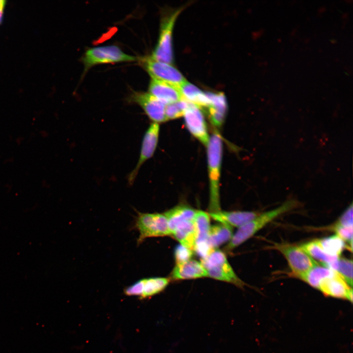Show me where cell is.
<instances>
[{"mask_svg": "<svg viewBox=\"0 0 353 353\" xmlns=\"http://www.w3.org/2000/svg\"><path fill=\"white\" fill-rule=\"evenodd\" d=\"M174 255L176 264H179L191 259L193 251L180 244L175 248Z\"/></svg>", "mask_w": 353, "mask_h": 353, "instance_id": "28", "label": "cell"}, {"mask_svg": "<svg viewBox=\"0 0 353 353\" xmlns=\"http://www.w3.org/2000/svg\"><path fill=\"white\" fill-rule=\"evenodd\" d=\"M332 228L336 232V235L349 243L350 247L352 248L353 227H344L334 226Z\"/></svg>", "mask_w": 353, "mask_h": 353, "instance_id": "30", "label": "cell"}, {"mask_svg": "<svg viewBox=\"0 0 353 353\" xmlns=\"http://www.w3.org/2000/svg\"><path fill=\"white\" fill-rule=\"evenodd\" d=\"M183 116L185 125L190 133L207 146L209 136L206 123L200 108L189 102Z\"/></svg>", "mask_w": 353, "mask_h": 353, "instance_id": "12", "label": "cell"}, {"mask_svg": "<svg viewBox=\"0 0 353 353\" xmlns=\"http://www.w3.org/2000/svg\"><path fill=\"white\" fill-rule=\"evenodd\" d=\"M336 272L325 266L315 264L309 270L298 278L308 284L311 287L319 289L322 281L331 277Z\"/></svg>", "mask_w": 353, "mask_h": 353, "instance_id": "21", "label": "cell"}, {"mask_svg": "<svg viewBox=\"0 0 353 353\" xmlns=\"http://www.w3.org/2000/svg\"><path fill=\"white\" fill-rule=\"evenodd\" d=\"M188 103L189 101L182 99L166 105L165 115L167 120L177 119L183 116Z\"/></svg>", "mask_w": 353, "mask_h": 353, "instance_id": "27", "label": "cell"}, {"mask_svg": "<svg viewBox=\"0 0 353 353\" xmlns=\"http://www.w3.org/2000/svg\"><path fill=\"white\" fill-rule=\"evenodd\" d=\"M149 89V93L165 105L183 99L179 87L165 81L152 78Z\"/></svg>", "mask_w": 353, "mask_h": 353, "instance_id": "14", "label": "cell"}, {"mask_svg": "<svg viewBox=\"0 0 353 353\" xmlns=\"http://www.w3.org/2000/svg\"><path fill=\"white\" fill-rule=\"evenodd\" d=\"M159 124L152 123L146 130L142 142L138 162L128 177L129 184H132L142 165L153 155L156 149L159 134Z\"/></svg>", "mask_w": 353, "mask_h": 353, "instance_id": "10", "label": "cell"}, {"mask_svg": "<svg viewBox=\"0 0 353 353\" xmlns=\"http://www.w3.org/2000/svg\"><path fill=\"white\" fill-rule=\"evenodd\" d=\"M194 223L196 233L195 246L209 245L208 238L211 226L209 214L202 211L197 210Z\"/></svg>", "mask_w": 353, "mask_h": 353, "instance_id": "22", "label": "cell"}, {"mask_svg": "<svg viewBox=\"0 0 353 353\" xmlns=\"http://www.w3.org/2000/svg\"><path fill=\"white\" fill-rule=\"evenodd\" d=\"M143 64L152 78L178 87L186 81L182 74L171 64L155 60L151 56L144 59Z\"/></svg>", "mask_w": 353, "mask_h": 353, "instance_id": "8", "label": "cell"}, {"mask_svg": "<svg viewBox=\"0 0 353 353\" xmlns=\"http://www.w3.org/2000/svg\"><path fill=\"white\" fill-rule=\"evenodd\" d=\"M4 6H0V23H1L2 19Z\"/></svg>", "mask_w": 353, "mask_h": 353, "instance_id": "31", "label": "cell"}, {"mask_svg": "<svg viewBox=\"0 0 353 353\" xmlns=\"http://www.w3.org/2000/svg\"><path fill=\"white\" fill-rule=\"evenodd\" d=\"M210 103L207 108L208 116L212 124L219 127L224 123L227 111V102L222 93H206Z\"/></svg>", "mask_w": 353, "mask_h": 353, "instance_id": "15", "label": "cell"}, {"mask_svg": "<svg viewBox=\"0 0 353 353\" xmlns=\"http://www.w3.org/2000/svg\"><path fill=\"white\" fill-rule=\"evenodd\" d=\"M201 264L207 272L208 277L232 283L242 288L245 283L236 275L222 251L213 250L206 257L202 259Z\"/></svg>", "mask_w": 353, "mask_h": 353, "instance_id": "3", "label": "cell"}, {"mask_svg": "<svg viewBox=\"0 0 353 353\" xmlns=\"http://www.w3.org/2000/svg\"><path fill=\"white\" fill-rule=\"evenodd\" d=\"M208 176L210 185V212L220 210L219 184L223 155V140L215 131L209 137L207 145Z\"/></svg>", "mask_w": 353, "mask_h": 353, "instance_id": "2", "label": "cell"}, {"mask_svg": "<svg viewBox=\"0 0 353 353\" xmlns=\"http://www.w3.org/2000/svg\"><path fill=\"white\" fill-rule=\"evenodd\" d=\"M300 204L299 202L296 200H289L275 209L260 213L253 219L238 228L227 245V250H231L237 247L274 219L298 207Z\"/></svg>", "mask_w": 353, "mask_h": 353, "instance_id": "1", "label": "cell"}, {"mask_svg": "<svg viewBox=\"0 0 353 353\" xmlns=\"http://www.w3.org/2000/svg\"><path fill=\"white\" fill-rule=\"evenodd\" d=\"M197 210L186 205H179L166 211V216L171 232L178 224L187 221H193Z\"/></svg>", "mask_w": 353, "mask_h": 353, "instance_id": "19", "label": "cell"}, {"mask_svg": "<svg viewBox=\"0 0 353 353\" xmlns=\"http://www.w3.org/2000/svg\"><path fill=\"white\" fill-rule=\"evenodd\" d=\"M183 99L200 108H207L210 100L206 95L198 87L186 81L179 86Z\"/></svg>", "mask_w": 353, "mask_h": 353, "instance_id": "20", "label": "cell"}, {"mask_svg": "<svg viewBox=\"0 0 353 353\" xmlns=\"http://www.w3.org/2000/svg\"><path fill=\"white\" fill-rule=\"evenodd\" d=\"M130 101L140 106L153 123L159 124L167 121L165 115L166 105L150 93L134 92Z\"/></svg>", "mask_w": 353, "mask_h": 353, "instance_id": "11", "label": "cell"}, {"mask_svg": "<svg viewBox=\"0 0 353 353\" xmlns=\"http://www.w3.org/2000/svg\"><path fill=\"white\" fill-rule=\"evenodd\" d=\"M136 60V57L125 53L118 47L114 45L90 48L87 50L82 58L84 71L97 64Z\"/></svg>", "mask_w": 353, "mask_h": 353, "instance_id": "6", "label": "cell"}, {"mask_svg": "<svg viewBox=\"0 0 353 353\" xmlns=\"http://www.w3.org/2000/svg\"><path fill=\"white\" fill-rule=\"evenodd\" d=\"M260 213L254 211H225L219 210L209 214L215 220L231 227L238 228L253 219Z\"/></svg>", "mask_w": 353, "mask_h": 353, "instance_id": "16", "label": "cell"}, {"mask_svg": "<svg viewBox=\"0 0 353 353\" xmlns=\"http://www.w3.org/2000/svg\"><path fill=\"white\" fill-rule=\"evenodd\" d=\"M182 8L169 12L162 19L158 40L151 56L153 59L171 64L174 61L172 35L176 19Z\"/></svg>", "mask_w": 353, "mask_h": 353, "instance_id": "5", "label": "cell"}, {"mask_svg": "<svg viewBox=\"0 0 353 353\" xmlns=\"http://www.w3.org/2000/svg\"><path fill=\"white\" fill-rule=\"evenodd\" d=\"M135 227L139 232L138 244L148 238L172 235L168 220L163 213L138 212Z\"/></svg>", "mask_w": 353, "mask_h": 353, "instance_id": "4", "label": "cell"}, {"mask_svg": "<svg viewBox=\"0 0 353 353\" xmlns=\"http://www.w3.org/2000/svg\"><path fill=\"white\" fill-rule=\"evenodd\" d=\"M231 227L222 223L210 226L208 241L210 246L213 249L223 243L230 241L232 237Z\"/></svg>", "mask_w": 353, "mask_h": 353, "instance_id": "24", "label": "cell"}, {"mask_svg": "<svg viewBox=\"0 0 353 353\" xmlns=\"http://www.w3.org/2000/svg\"><path fill=\"white\" fill-rule=\"evenodd\" d=\"M353 203L352 202L334 226L344 227H353Z\"/></svg>", "mask_w": 353, "mask_h": 353, "instance_id": "29", "label": "cell"}, {"mask_svg": "<svg viewBox=\"0 0 353 353\" xmlns=\"http://www.w3.org/2000/svg\"><path fill=\"white\" fill-rule=\"evenodd\" d=\"M172 235L180 245L194 250L196 239L194 220L185 221L178 224L172 231Z\"/></svg>", "mask_w": 353, "mask_h": 353, "instance_id": "18", "label": "cell"}, {"mask_svg": "<svg viewBox=\"0 0 353 353\" xmlns=\"http://www.w3.org/2000/svg\"><path fill=\"white\" fill-rule=\"evenodd\" d=\"M318 290L326 297L353 302L352 287L337 272L334 276L323 280Z\"/></svg>", "mask_w": 353, "mask_h": 353, "instance_id": "13", "label": "cell"}, {"mask_svg": "<svg viewBox=\"0 0 353 353\" xmlns=\"http://www.w3.org/2000/svg\"><path fill=\"white\" fill-rule=\"evenodd\" d=\"M319 244L328 254L339 257L342 252L350 248L337 235H332L321 239L317 240ZM352 251V250L351 249Z\"/></svg>", "mask_w": 353, "mask_h": 353, "instance_id": "25", "label": "cell"}, {"mask_svg": "<svg viewBox=\"0 0 353 353\" xmlns=\"http://www.w3.org/2000/svg\"><path fill=\"white\" fill-rule=\"evenodd\" d=\"M169 281V278L163 277L144 278L126 287L124 293L127 296L145 299L162 292L168 286Z\"/></svg>", "mask_w": 353, "mask_h": 353, "instance_id": "9", "label": "cell"}, {"mask_svg": "<svg viewBox=\"0 0 353 353\" xmlns=\"http://www.w3.org/2000/svg\"><path fill=\"white\" fill-rule=\"evenodd\" d=\"M328 268L336 272L341 277L352 287L353 285V261L352 260L341 258L330 264Z\"/></svg>", "mask_w": 353, "mask_h": 353, "instance_id": "26", "label": "cell"}, {"mask_svg": "<svg viewBox=\"0 0 353 353\" xmlns=\"http://www.w3.org/2000/svg\"><path fill=\"white\" fill-rule=\"evenodd\" d=\"M175 280L188 279L207 277L206 271L201 263L194 259L176 264L171 275Z\"/></svg>", "mask_w": 353, "mask_h": 353, "instance_id": "17", "label": "cell"}, {"mask_svg": "<svg viewBox=\"0 0 353 353\" xmlns=\"http://www.w3.org/2000/svg\"><path fill=\"white\" fill-rule=\"evenodd\" d=\"M272 248L278 251L283 255L291 270V276L296 278L307 272L317 263L300 247L288 243H277Z\"/></svg>", "mask_w": 353, "mask_h": 353, "instance_id": "7", "label": "cell"}, {"mask_svg": "<svg viewBox=\"0 0 353 353\" xmlns=\"http://www.w3.org/2000/svg\"><path fill=\"white\" fill-rule=\"evenodd\" d=\"M300 248L313 259L318 260L323 266H328L336 261L339 258L326 253L318 243L317 240L302 244Z\"/></svg>", "mask_w": 353, "mask_h": 353, "instance_id": "23", "label": "cell"}]
</instances>
